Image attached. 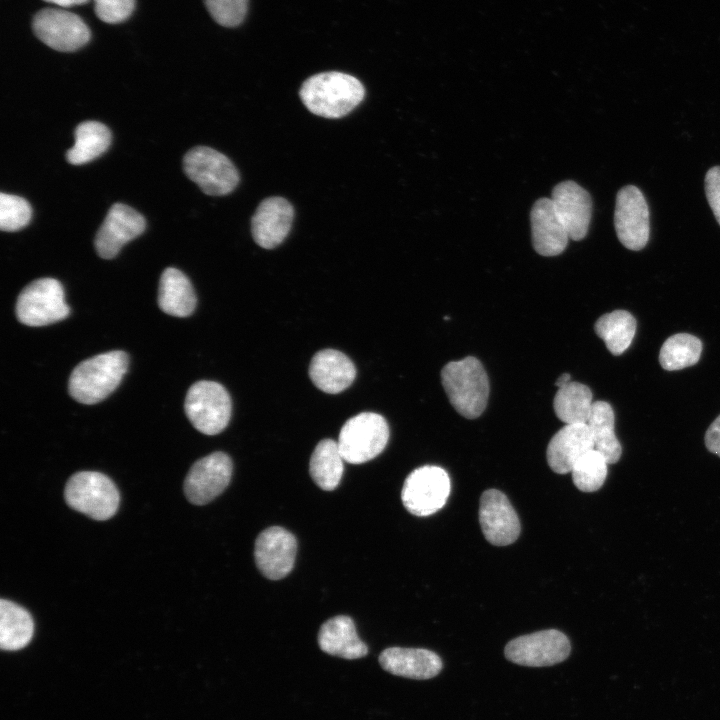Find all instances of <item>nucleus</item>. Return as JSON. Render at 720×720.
<instances>
[{"mask_svg":"<svg viewBox=\"0 0 720 720\" xmlns=\"http://www.w3.org/2000/svg\"><path fill=\"white\" fill-rule=\"evenodd\" d=\"M75 143L66 152L70 164L82 165L102 155L111 143L107 126L97 121H85L75 129Z\"/></svg>","mask_w":720,"mask_h":720,"instance_id":"obj_29","label":"nucleus"},{"mask_svg":"<svg viewBox=\"0 0 720 720\" xmlns=\"http://www.w3.org/2000/svg\"><path fill=\"white\" fill-rule=\"evenodd\" d=\"M184 172L207 195L231 193L239 183V173L231 160L206 146L190 149L183 159Z\"/></svg>","mask_w":720,"mask_h":720,"instance_id":"obj_8","label":"nucleus"},{"mask_svg":"<svg viewBox=\"0 0 720 720\" xmlns=\"http://www.w3.org/2000/svg\"><path fill=\"white\" fill-rule=\"evenodd\" d=\"M232 471V461L224 452H213L196 461L184 481L189 502L204 505L214 500L229 485Z\"/></svg>","mask_w":720,"mask_h":720,"instance_id":"obj_13","label":"nucleus"},{"mask_svg":"<svg viewBox=\"0 0 720 720\" xmlns=\"http://www.w3.org/2000/svg\"><path fill=\"white\" fill-rule=\"evenodd\" d=\"M146 227L144 217L132 207L113 204L95 237V249L103 259L114 258L129 241L141 235Z\"/></svg>","mask_w":720,"mask_h":720,"instance_id":"obj_16","label":"nucleus"},{"mask_svg":"<svg viewBox=\"0 0 720 720\" xmlns=\"http://www.w3.org/2000/svg\"><path fill=\"white\" fill-rule=\"evenodd\" d=\"M15 311L20 323L40 327L65 319L70 308L65 302L62 284L47 277L36 279L22 289Z\"/></svg>","mask_w":720,"mask_h":720,"instance_id":"obj_6","label":"nucleus"},{"mask_svg":"<svg viewBox=\"0 0 720 720\" xmlns=\"http://www.w3.org/2000/svg\"><path fill=\"white\" fill-rule=\"evenodd\" d=\"M32 209L26 199L6 194L0 195V228L3 231H18L30 222Z\"/></svg>","mask_w":720,"mask_h":720,"instance_id":"obj_33","label":"nucleus"},{"mask_svg":"<svg viewBox=\"0 0 720 720\" xmlns=\"http://www.w3.org/2000/svg\"><path fill=\"white\" fill-rule=\"evenodd\" d=\"M34 632L30 613L9 600L0 601V647L16 651L29 644Z\"/></svg>","mask_w":720,"mask_h":720,"instance_id":"obj_25","label":"nucleus"},{"mask_svg":"<svg viewBox=\"0 0 720 720\" xmlns=\"http://www.w3.org/2000/svg\"><path fill=\"white\" fill-rule=\"evenodd\" d=\"M479 522L486 540L496 546L512 544L520 534V521L515 509L507 496L496 489L482 493Z\"/></svg>","mask_w":720,"mask_h":720,"instance_id":"obj_15","label":"nucleus"},{"mask_svg":"<svg viewBox=\"0 0 720 720\" xmlns=\"http://www.w3.org/2000/svg\"><path fill=\"white\" fill-rule=\"evenodd\" d=\"M314 385L325 393L336 394L348 388L355 379L356 368L342 352L325 349L317 352L309 366Z\"/></svg>","mask_w":720,"mask_h":720,"instance_id":"obj_22","label":"nucleus"},{"mask_svg":"<svg viewBox=\"0 0 720 720\" xmlns=\"http://www.w3.org/2000/svg\"><path fill=\"white\" fill-rule=\"evenodd\" d=\"M212 18L221 26L236 27L247 13L248 0H204Z\"/></svg>","mask_w":720,"mask_h":720,"instance_id":"obj_34","label":"nucleus"},{"mask_svg":"<svg viewBox=\"0 0 720 720\" xmlns=\"http://www.w3.org/2000/svg\"><path fill=\"white\" fill-rule=\"evenodd\" d=\"M296 552L295 536L280 526L263 530L255 541V563L260 572L271 580L282 579L291 572Z\"/></svg>","mask_w":720,"mask_h":720,"instance_id":"obj_14","label":"nucleus"},{"mask_svg":"<svg viewBox=\"0 0 720 720\" xmlns=\"http://www.w3.org/2000/svg\"><path fill=\"white\" fill-rule=\"evenodd\" d=\"M592 449L594 442L587 423L566 424L551 438L546 458L555 473L567 474L576 461Z\"/></svg>","mask_w":720,"mask_h":720,"instance_id":"obj_19","label":"nucleus"},{"mask_svg":"<svg viewBox=\"0 0 720 720\" xmlns=\"http://www.w3.org/2000/svg\"><path fill=\"white\" fill-rule=\"evenodd\" d=\"M594 330L613 355H621L632 343L636 320L628 311L615 310L599 317Z\"/></svg>","mask_w":720,"mask_h":720,"instance_id":"obj_30","label":"nucleus"},{"mask_svg":"<svg viewBox=\"0 0 720 720\" xmlns=\"http://www.w3.org/2000/svg\"><path fill=\"white\" fill-rule=\"evenodd\" d=\"M388 439L389 427L385 418L373 412H363L344 423L337 443L344 461L362 464L378 456L385 449Z\"/></svg>","mask_w":720,"mask_h":720,"instance_id":"obj_5","label":"nucleus"},{"mask_svg":"<svg viewBox=\"0 0 720 720\" xmlns=\"http://www.w3.org/2000/svg\"><path fill=\"white\" fill-rule=\"evenodd\" d=\"M441 382L451 405L460 415L474 419L483 413L489 397V381L477 358L468 356L447 363L441 370Z\"/></svg>","mask_w":720,"mask_h":720,"instance_id":"obj_3","label":"nucleus"},{"mask_svg":"<svg viewBox=\"0 0 720 720\" xmlns=\"http://www.w3.org/2000/svg\"><path fill=\"white\" fill-rule=\"evenodd\" d=\"M97 17L108 24L127 20L134 11L135 0H93Z\"/></svg>","mask_w":720,"mask_h":720,"instance_id":"obj_35","label":"nucleus"},{"mask_svg":"<svg viewBox=\"0 0 720 720\" xmlns=\"http://www.w3.org/2000/svg\"><path fill=\"white\" fill-rule=\"evenodd\" d=\"M196 302L193 286L187 276L176 268H166L159 282V308L171 316L187 317L193 313Z\"/></svg>","mask_w":720,"mask_h":720,"instance_id":"obj_24","label":"nucleus"},{"mask_svg":"<svg viewBox=\"0 0 720 720\" xmlns=\"http://www.w3.org/2000/svg\"><path fill=\"white\" fill-rule=\"evenodd\" d=\"M45 2L56 4L60 7H71L74 5H82L87 3L89 0H43Z\"/></svg>","mask_w":720,"mask_h":720,"instance_id":"obj_38","label":"nucleus"},{"mask_svg":"<svg viewBox=\"0 0 720 720\" xmlns=\"http://www.w3.org/2000/svg\"><path fill=\"white\" fill-rule=\"evenodd\" d=\"M184 409L189 421L199 432L216 435L228 425L232 403L229 393L221 384L201 380L188 389Z\"/></svg>","mask_w":720,"mask_h":720,"instance_id":"obj_7","label":"nucleus"},{"mask_svg":"<svg viewBox=\"0 0 720 720\" xmlns=\"http://www.w3.org/2000/svg\"><path fill=\"white\" fill-rule=\"evenodd\" d=\"M128 365V355L121 350L108 351L83 360L69 377L70 396L87 405L104 400L118 387Z\"/></svg>","mask_w":720,"mask_h":720,"instance_id":"obj_2","label":"nucleus"},{"mask_svg":"<svg viewBox=\"0 0 720 720\" xmlns=\"http://www.w3.org/2000/svg\"><path fill=\"white\" fill-rule=\"evenodd\" d=\"M587 425L594 449L600 452L609 464L618 462L622 447L615 435V416L611 405L605 401H594Z\"/></svg>","mask_w":720,"mask_h":720,"instance_id":"obj_26","label":"nucleus"},{"mask_svg":"<svg viewBox=\"0 0 720 720\" xmlns=\"http://www.w3.org/2000/svg\"><path fill=\"white\" fill-rule=\"evenodd\" d=\"M614 226L627 249L639 251L649 240V209L643 193L634 185L621 188L616 196Z\"/></svg>","mask_w":720,"mask_h":720,"instance_id":"obj_12","label":"nucleus"},{"mask_svg":"<svg viewBox=\"0 0 720 720\" xmlns=\"http://www.w3.org/2000/svg\"><path fill=\"white\" fill-rule=\"evenodd\" d=\"M344 471V459L337 441L323 439L316 445L309 462L312 480L323 490L331 491L339 485Z\"/></svg>","mask_w":720,"mask_h":720,"instance_id":"obj_27","label":"nucleus"},{"mask_svg":"<svg viewBox=\"0 0 720 720\" xmlns=\"http://www.w3.org/2000/svg\"><path fill=\"white\" fill-rule=\"evenodd\" d=\"M532 244L537 253L555 256L562 253L570 239L550 198L538 199L530 213Z\"/></svg>","mask_w":720,"mask_h":720,"instance_id":"obj_20","label":"nucleus"},{"mask_svg":"<svg viewBox=\"0 0 720 720\" xmlns=\"http://www.w3.org/2000/svg\"><path fill=\"white\" fill-rule=\"evenodd\" d=\"M67 504L95 520H107L117 512L120 495L114 482L96 471L73 474L66 483Z\"/></svg>","mask_w":720,"mask_h":720,"instance_id":"obj_4","label":"nucleus"},{"mask_svg":"<svg viewBox=\"0 0 720 720\" xmlns=\"http://www.w3.org/2000/svg\"><path fill=\"white\" fill-rule=\"evenodd\" d=\"M299 96L313 114L336 119L346 116L362 102L365 89L354 76L330 71L307 78L301 85Z\"/></svg>","mask_w":720,"mask_h":720,"instance_id":"obj_1","label":"nucleus"},{"mask_svg":"<svg viewBox=\"0 0 720 720\" xmlns=\"http://www.w3.org/2000/svg\"><path fill=\"white\" fill-rule=\"evenodd\" d=\"M293 218V206L285 198L264 199L251 219V233L255 243L265 249L277 247L289 234Z\"/></svg>","mask_w":720,"mask_h":720,"instance_id":"obj_18","label":"nucleus"},{"mask_svg":"<svg viewBox=\"0 0 720 720\" xmlns=\"http://www.w3.org/2000/svg\"><path fill=\"white\" fill-rule=\"evenodd\" d=\"M32 29L41 42L60 52L76 51L91 38L90 29L81 17L58 8L38 11L33 17Z\"/></svg>","mask_w":720,"mask_h":720,"instance_id":"obj_10","label":"nucleus"},{"mask_svg":"<svg viewBox=\"0 0 720 720\" xmlns=\"http://www.w3.org/2000/svg\"><path fill=\"white\" fill-rule=\"evenodd\" d=\"M705 192L708 203L720 225V166H714L707 171Z\"/></svg>","mask_w":720,"mask_h":720,"instance_id":"obj_36","label":"nucleus"},{"mask_svg":"<svg viewBox=\"0 0 720 720\" xmlns=\"http://www.w3.org/2000/svg\"><path fill=\"white\" fill-rule=\"evenodd\" d=\"M704 440L706 448L720 457V415L710 424Z\"/></svg>","mask_w":720,"mask_h":720,"instance_id":"obj_37","label":"nucleus"},{"mask_svg":"<svg viewBox=\"0 0 720 720\" xmlns=\"http://www.w3.org/2000/svg\"><path fill=\"white\" fill-rule=\"evenodd\" d=\"M450 494V479L447 472L433 465L413 470L405 479L401 500L408 512L425 517L440 510Z\"/></svg>","mask_w":720,"mask_h":720,"instance_id":"obj_9","label":"nucleus"},{"mask_svg":"<svg viewBox=\"0 0 720 720\" xmlns=\"http://www.w3.org/2000/svg\"><path fill=\"white\" fill-rule=\"evenodd\" d=\"M378 660L385 671L410 679H430L442 669L441 658L423 648L389 647L380 653Z\"/></svg>","mask_w":720,"mask_h":720,"instance_id":"obj_21","label":"nucleus"},{"mask_svg":"<svg viewBox=\"0 0 720 720\" xmlns=\"http://www.w3.org/2000/svg\"><path fill=\"white\" fill-rule=\"evenodd\" d=\"M702 343L688 333L670 336L662 345L659 362L665 370H680L696 364L701 356Z\"/></svg>","mask_w":720,"mask_h":720,"instance_id":"obj_31","label":"nucleus"},{"mask_svg":"<svg viewBox=\"0 0 720 720\" xmlns=\"http://www.w3.org/2000/svg\"><path fill=\"white\" fill-rule=\"evenodd\" d=\"M550 199L570 239H583L587 235L592 213L589 193L576 182L567 180L553 188Z\"/></svg>","mask_w":720,"mask_h":720,"instance_id":"obj_17","label":"nucleus"},{"mask_svg":"<svg viewBox=\"0 0 720 720\" xmlns=\"http://www.w3.org/2000/svg\"><path fill=\"white\" fill-rule=\"evenodd\" d=\"M593 403V394L588 386L570 381L558 388L553 408L558 419L565 424H582L588 422Z\"/></svg>","mask_w":720,"mask_h":720,"instance_id":"obj_28","label":"nucleus"},{"mask_svg":"<svg viewBox=\"0 0 720 720\" xmlns=\"http://www.w3.org/2000/svg\"><path fill=\"white\" fill-rule=\"evenodd\" d=\"M608 464L606 458L596 449L586 452L571 470L574 485L582 492L599 490L606 480Z\"/></svg>","mask_w":720,"mask_h":720,"instance_id":"obj_32","label":"nucleus"},{"mask_svg":"<svg viewBox=\"0 0 720 720\" xmlns=\"http://www.w3.org/2000/svg\"><path fill=\"white\" fill-rule=\"evenodd\" d=\"M567 636L555 629L519 636L505 647L506 658L529 667L551 666L564 661L570 654Z\"/></svg>","mask_w":720,"mask_h":720,"instance_id":"obj_11","label":"nucleus"},{"mask_svg":"<svg viewBox=\"0 0 720 720\" xmlns=\"http://www.w3.org/2000/svg\"><path fill=\"white\" fill-rule=\"evenodd\" d=\"M318 645L327 654L344 659H358L367 655V645L358 637L349 616H335L321 626Z\"/></svg>","mask_w":720,"mask_h":720,"instance_id":"obj_23","label":"nucleus"},{"mask_svg":"<svg viewBox=\"0 0 720 720\" xmlns=\"http://www.w3.org/2000/svg\"><path fill=\"white\" fill-rule=\"evenodd\" d=\"M570 381H571L570 374H568V373H563V374H561V375L557 378V380H556V382H555V385H556L558 388H560V387L566 385L567 383H569Z\"/></svg>","mask_w":720,"mask_h":720,"instance_id":"obj_39","label":"nucleus"}]
</instances>
